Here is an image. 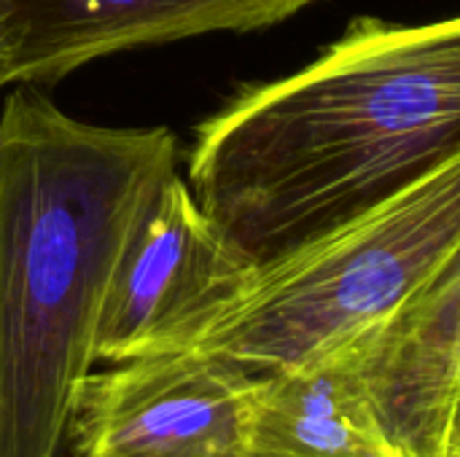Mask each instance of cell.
<instances>
[{"label":"cell","mask_w":460,"mask_h":457,"mask_svg":"<svg viewBox=\"0 0 460 457\" xmlns=\"http://www.w3.org/2000/svg\"><path fill=\"white\" fill-rule=\"evenodd\" d=\"M460 154V13L356 19L302 70L194 129L186 180L253 264L286 256Z\"/></svg>","instance_id":"6da1fadb"},{"label":"cell","mask_w":460,"mask_h":457,"mask_svg":"<svg viewBox=\"0 0 460 457\" xmlns=\"http://www.w3.org/2000/svg\"><path fill=\"white\" fill-rule=\"evenodd\" d=\"M19 86L0 110V457H65L111 275L181 143Z\"/></svg>","instance_id":"7a4b0ae2"},{"label":"cell","mask_w":460,"mask_h":457,"mask_svg":"<svg viewBox=\"0 0 460 457\" xmlns=\"http://www.w3.org/2000/svg\"><path fill=\"white\" fill-rule=\"evenodd\" d=\"M458 248L460 154L334 232L253 267L186 350L251 374L307 364L383 329Z\"/></svg>","instance_id":"3957f363"},{"label":"cell","mask_w":460,"mask_h":457,"mask_svg":"<svg viewBox=\"0 0 460 457\" xmlns=\"http://www.w3.org/2000/svg\"><path fill=\"white\" fill-rule=\"evenodd\" d=\"M253 264L172 172L137 215L102 299L97 364L186 350L243 291Z\"/></svg>","instance_id":"277c9868"},{"label":"cell","mask_w":460,"mask_h":457,"mask_svg":"<svg viewBox=\"0 0 460 457\" xmlns=\"http://www.w3.org/2000/svg\"><path fill=\"white\" fill-rule=\"evenodd\" d=\"M256 374L194 350L97 364L67 428L70 457H243Z\"/></svg>","instance_id":"5b68a950"},{"label":"cell","mask_w":460,"mask_h":457,"mask_svg":"<svg viewBox=\"0 0 460 457\" xmlns=\"http://www.w3.org/2000/svg\"><path fill=\"white\" fill-rule=\"evenodd\" d=\"M13 30L8 86L57 83L143 46L280 24L315 0H5Z\"/></svg>","instance_id":"8992f818"},{"label":"cell","mask_w":460,"mask_h":457,"mask_svg":"<svg viewBox=\"0 0 460 457\" xmlns=\"http://www.w3.org/2000/svg\"><path fill=\"white\" fill-rule=\"evenodd\" d=\"M369 380L404 457H456L460 417V248L372 339Z\"/></svg>","instance_id":"52a82bcc"},{"label":"cell","mask_w":460,"mask_h":457,"mask_svg":"<svg viewBox=\"0 0 460 457\" xmlns=\"http://www.w3.org/2000/svg\"><path fill=\"white\" fill-rule=\"evenodd\" d=\"M377 331L307 364L256 374L243 457H404L369 380Z\"/></svg>","instance_id":"ba28073f"},{"label":"cell","mask_w":460,"mask_h":457,"mask_svg":"<svg viewBox=\"0 0 460 457\" xmlns=\"http://www.w3.org/2000/svg\"><path fill=\"white\" fill-rule=\"evenodd\" d=\"M11 59H13V30H11L8 3L0 0V89L8 86Z\"/></svg>","instance_id":"9c48e42d"},{"label":"cell","mask_w":460,"mask_h":457,"mask_svg":"<svg viewBox=\"0 0 460 457\" xmlns=\"http://www.w3.org/2000/svg\"><path fill=\"white\" fill-rule=\"evenodd\" d=\"M460 450V417H458V447H456V453Z\"/></svg>","instance_id":"30bf717a"},{"label":"cell","mask_w":460,"mask_h":457,"mask_svg":"<svg viewBox=\"0 0 460 457\" xmlns=\"http://www.w3.org/2000/svg\"><path fill=\"white\" fill-rule=\"evenodd\" d=\"M456 457H460V450H458V453H456Z\"/></svg>","instance_id":"8fae6325"}]
</instances>
